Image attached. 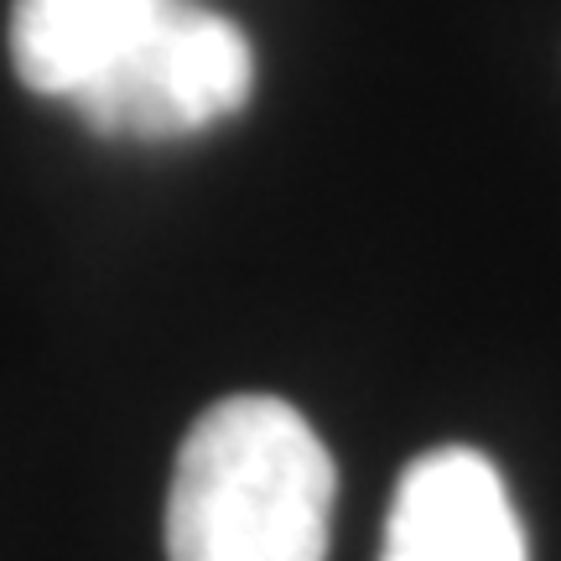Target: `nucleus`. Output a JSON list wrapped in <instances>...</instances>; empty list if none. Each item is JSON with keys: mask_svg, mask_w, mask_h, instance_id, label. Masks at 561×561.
Listing matches in <instances>:
<instances>
[{"mask_svg": "<svg viewBox=\"0 0 561 561\" xmlns=\"http://www.w3.org/2000/svg\"><path fill=\"white\" fill-rule=\"evenodd\" d=\"M333 458L280 396H229L182 442L167 494L172 561H322Z\"/></svg>", "mask_w": 561, "mask_h": 561, "instance_id": "1", "label": "nucleus"}, {"mask_svg": "<svg viewBox=\"0 0 561 561\" xmlns=\"http://www.w3.org/2000/svg\"><path fill=\"white\" fill-rule=\"evenodd\" d=\"M250 89L255 53L240 26L198 0H167L146 42L73 110L110 140H182L240 115Z\"/></svg>", "mask_w": 561, "mask_h": 561, "instance_id": "2", "label": "nucleus"}, {"mask_svg": "<svg viewBox=\"0 0 561 561\" xmlns=\"http://www.w3.org/2000/svg\"><path fill=\"white\" fill-rule=\"evenodd\" d=\"M380 561H530L500 468L473 447L421 453L396 483Z\"/></svg>", "mask_w": 561, "mask_h": 561, "instance_id": "3", "label": "nucleus"}, {"mask_svg": "<svg viewBox=\"0 0 561 561\" xmlns=\"http://www.w3.org/2000/svg\"><path fill=\"white\" fill-rule=\"evenodd\" d=\"M167 0H16L11 5V62L16 79L47 100H79L110 79Z\"/></svg>", "mask_w": 561, "mask_h": 561, "instance_id": "4", "label": "nucleus"}]
</instances>
